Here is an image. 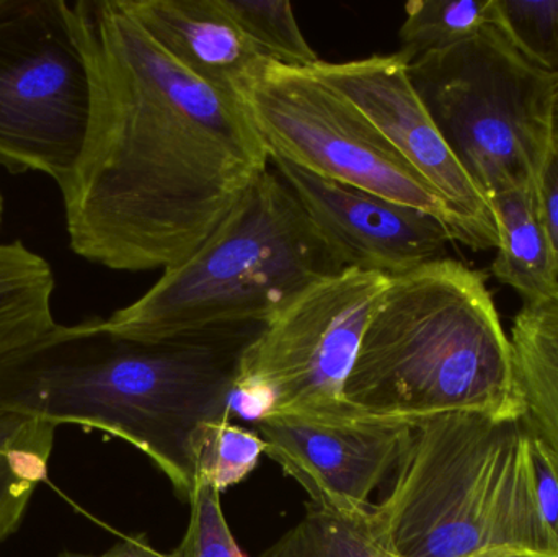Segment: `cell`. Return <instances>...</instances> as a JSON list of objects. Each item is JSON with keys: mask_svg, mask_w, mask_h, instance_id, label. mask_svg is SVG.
<instances>
[{"mask_svg": "<svg viewBox=\"0 0 558 557\" xmlns=\"http://www.w3.org/2000/svg\"><path fill=\"white\" fill-rule=\"evenodd\" d=\"M260 557H397L384 545L366 510H340L308 504L298 525Z\"/></svg>", "mask_w": 558, "mask_h": 557, "instance_id": "ac0fdd59", "label": "cell"}, {"mask_svg": "<svg viewBox=\"0 0 558 557\" xmlns=\"http://www.w3.org/2000/svg\"><path fill=\"white\" fill-rule=\"evenodd\" d=\"M371 519L397 557H558L536 445L521 415L413 421Z\"/></svg>", "mask_w": 558, "mask_h": 557, "instance_id": "3957f363", "label": "cell"}, {"mask_svg": "<svg viewBox=\"0 0 558 557\" xmlns=\"http://www.w3.org/2000/svg\"><path fill=\"white\" fill-rule=\"evenodd\" d=\"M270 164L343 268L397 277L446 258L451 229L429 213L314 175L281 157Z\"/></svg>", "mask_w": 558, "mask_h": 557, "instance_id": "7c38bea8", "label": "cell"}, {"mask_svg": "<svg viewBox=\"0 0 558 557\" xmlns=\"http://www.w3.org/2000/svg\"><path fill=\"white\" fill-rule=\"evenodd\" d=\"M215 487L196 484L190 496V520L172 557H245L239 548Z\"/></svg>", "mask_w": 558, "mask_h": 557, "instance_id": "603a6c76", "label": "cell"}, {"mask_svg": "<svg viewBox=\"0 0 558 557\" xmlns=\"http://www.w3.org/2000/svg\"><path fill=\"white\" fill-rule=\"evenodd\" d=\"M550 128H553V137L558 141V78L553 95V114H550Z\"/></svg>", "mask_w": 558, "mask_h": 557, "instance_id": "484cf974", "label": "cell"}, {"mask_svg": "<svg viewBox=\"0 0 558 557\" xmlns=\"http://www.w3.org/2000/svg\"><path fill=\"white\" fill-rule=\"evenodd\" d=\"M537 205L558 267V141L554 140L536 180Z\"/></svg>", "mask_w": 558, "mask_h": 557, "instance_id": "cb8c5ba5", "label": "cell"}, {"mask_svg": "<svg viewBox=\"0 0 558 557\" xmlns=\"http://www.w3.org/2000/svg\"><path fill=\"white\" fill-rule=\"evenodd\" d=\"M498 232L492 274L513 288L523 303L558 293V267L537 205L536 183L511 190L488 202Z\"/></svg>", "mask_w": 558, "mask_h": 557, "instance_id": "9a60e30c", "label": "cell"}, {"mask_svg": "<svg viewBox=\"0 0 558 557\" xmlns=\"http://www.w3.org/2000/svg\"><path fill=\"white\" fill-rule=\"evenodd\" d=\"M510 342L521 419L533 440L558 458V293L523 303Z\"/></svg>", "mask_w": 558, "mask_h": 557, "instance_id": "5bb4252c", "label": "cell"}, {"mask_svg": "<svg viewBox=\"0 0 558 557\" xmlns=\"http://www.w3.org/2000/svg\"><path fill=\"white\" fill-rule=\"evenodd\" d=\"M490 25H495L494 0H410L397 52L413 62L461 45Z\"/></svg>", "mask_w": 558, "mask_h": 557, "instance_id": "d6986e66", "label": "cell"}, {"mask_svg": "<svg viewBox=\"0 0 558 557\" xmlns=\"http://www.w3.org/2000/svg\"><path fill=\"white\" fill-rule=\"evenodd\" d=\"M72 10L90 118L59 186L69 244L110 270H169L270 169V153L241 101L170 58L124 0H77Z\"/></svg>", "mask_w": 558, "mask_h": 557, "instance_id": "6da1fadb", "label": "cell"}, {"mask_svg": "<svg viewBox=\"0 0 558 557\" xmlns=\"http://www.w3.org/2000/svg\"><path fill=\"white\" fill-rule=\"evenodd\" d=\"M2 219H3V196H2V193H0V226H2Z\"/></svg>", "mask_w": 558, "mask_h": 557, "instance_id": "83f0119b", "label": "cell"}, {"mask_svg": "<svg viewBox=\"0 0 558 557\" xmlns=\"http://www.w3.org/2000/svg\"><path fill=\"white\" fill-rule=\"evenodd\" d=\"M343 398L351 411L387 421L521 415L510 337L487 277L448 257L390 277Z\"/></svg>", "mask_w": 558, "mask_h": 557, "instance_id": "277c9868", "label": "cell"}, {"mask_svg": "<svg viewBox=\"0 0 558 557\" xmlns=\"http://www.w3.org/2000/svg\"><path fill=\"white\" fill-rule=\"evenodd\" d=\"M254 424L265 453L301 484L311 504L366 510L371 494L396 470L412 422L284 412Z\"/></svg>", "mask_w": 558, "mask_h": 557, "instance_id": "8fae6325", "label": "cell"}, {"mask_svg": "<svg viewBox=\"0 0 558 557\" xmlns=\"http://www.w3.org/2000/svg\"><path fill=\"white\" fill-rule=\"evenodd\" d=\"M244 35L271 62L311 69L322 61L308 45L288 0H221Z\"/></svg>", "mask_w": 558, "mask_h": 557, "instance_id": "ffe728a7", "label": "cell"}, {"mask_svg": "<svg viewBox=\"0 0 558 557\" xmlns=\"http://www.w3.org/2000/svg\"><path fill=\"white\" fill-rule=\"evenodd\" d=\"M56 557H172L166 553L157 552L149 540L144 535L130 536L124 538L123 542L114 545L113 548L105 552L104 555H82V553L64 552Z\"/></svg>", "mask_w": 558, "mask_h": 557, "instance_id": "d4e9b609", "label": "cell"}, {"mask_svg": "<svg viewBox=\"0 0 558 557\" xmlns=\"http://www.w3.org/2000/svg\"><path fill=\"white\" fill-rule=\"evenodd\" d=\"M154 41L183 69L241 101L268 59L255 48L221 0H124Z\"/></svg>", "mask_w": 558, "mask_h": 557, "instance_id": "4fadbf2b", "label": "cell"}, {"mask_svg": "<svg viewBox=\"0 0 558 557\" xmlns=\"http://www.w3.org/2000/svg\"><path fill=\"white\" fill-rule=\"evenodd\" d=\"M341 270L270 164L192 257L101 323L140 342L264 326L305 288Z\"/></svg>", "mask_w": 558, "mask_h": 557, "instance_id": "5b68a950", "label": "cell"}, {"mask_svg": "<svg viewBox=\"0 0 558 557\" xmlns=\"http://www.w3.org/2000/svg\"><path fill=\"white\" fill-rule=\"evenodd\" d=\"M90 81L65 0H0V167L61 186L84 149Z\"/></svg>", "mask_w": 558, "mask_h": 557, "instance_id": "ba28073f", "label": "cell"}, {"mask_svg": "<svg viewBox=\"0 0 558 557\" xmlns=\"http://www.w3.org/2000/svg\"><path fill=\"white\" fill-rule=\"evenodd\" d=\"M56 428L43 419L0 411V545L22 525L48 474Z\"/></svg>", "mask_w": 558, "mask_h": 557, "instance_id": "e0dca14e", "label": "cell"}, {"mask_svg": "<svg viewBox=\"0 0 558 557\" xmlns=\"http://www.w3.org/2000/svg\"><path fill=\"white\" fill-rule=\"evenodd\" d=\"M265 451L267 444L257 432L229 421L209 422L193 441L196 484H208L219 493L235 486L257 468Z\"/></svg>", "mask_w": 558, "mask_h": 557, "instance_id": "44dd1931", "label": "cell"}, {"mask_svg": "<svg viewBox=\"0 0 558 557\" xmlns=\"http://www.w3.org/2000/svg\"><path fill=\"white\" fill-rule=\"evenodd\" d=\"M409 72L485 202L536 183L554 143L556 78L531 65L498 26L410 62Z\"/></svg>", "mask_w": 558, "mask_h": 557, "instance_id": "8992f818", "label": "cell"}, {"mask_svg": "<svg viewBox=\"0 0 558 557\" xmlns=\"http://www.w3.org/2000/svg\"><path fill=\"white\" fill-rule=\"evenodd\" d=\"M241 104L270 156L429 213L454 238L451 215L435 190L347 97L324 84L312 69L270 61L244 88Z\"/></svg>", "mask_w": 558, "mask_h": 557, "instance_id": "9c48e42d", "label": "cell"}, {"mask_svg": "<svg viewBox=\"0 0 558 557\" xmlns=\"http://www.w3.org/2000/svg\"><path fill=\"white\" fill-rule=\"evenodd\" d=\"M534 444H536V441H534ZM537 448H539V450L543 451L544 457H546L547 463H549L550 470H553L554 477H556V483L558 486V458L553 457V455H550V453H547V451L543 450V448H541L539 445H537ZM557 533H558V526H557Z\"/></svg>", "mask_w": 558, "mask_h": 557, "instance_id": "4316f807", "label": "cell"}, {"mask_svg": "<svg viewBox=\"0 0 558 557\" xmlns=\"http://www.w3.org/2000/svg\"><path fill=\"white\" fill-rule=\"evenodd\" d=\"M389 277L344 268L315 281L245 346L232 411L248 421L284 412L348 414L343 391Z\"/></svg>", "mask_w": 558, "mask_h": 557, "instance_id": "52a82bcc", "label": "cell"}, {"mask_svg": "<svg viewBox=\"0 0 558 557\" xmlns=\"http://www.w3.org/2000/svg\"><path fill=\"white\" fill-rule=\"evenodd\" d=\"M51 265L22 241L0 244V356L54 326Z\"/></svg>", "mask_w": 558, "mask_h": 557, "instance_id": "2e32d148", "label": "cell"}, {"mask_svg": "<svg viewBox=\"0 0 558 557\" xmlns=\"http://www.w3.org/2000/svg\"><path fill=\"white\" fill-rule=\"evenodd\" d=\"M495 26L537 71L558 78V0H494Z\"/></svg>", "mask_w": 558, "mask_h": 557, "instance_id": "7402d4cb", "label": "cell"}, {"mask_svg": "<svg viewBox=\"0 0 558 557\" xmlns=\"http://www.w3.org/2000/svg\"><path fill=\"white\" fill-rule=\"evenodd\" d=\"M258 329L140 342L108 332L101 317L56 323L0 356V411L113 435L146 455L189 502L193 441L203 425L231 419L239 360Z\"/></svg>", "mask_w": 558, "mask_h": 557, "instance_id": "7a4b0ae2", "label": "cell"}, {"mask_svg": "<svg viewBox=\"0 0 558 557\" xmlns=\"http://www.w3.org/2000/svg\"><path fill=\"white\" fill-rule=\"evenodd\" d=\"M399 52L347 62L320 61L312 72L347 97L442 199L454 241L474 251L497 249L490 206L475 189L420 98Z\"/></svg>", "mask_w": 558, "mask_h": 557, "instance_id": "30bf717a", "label": "cell"}]
</instances>
